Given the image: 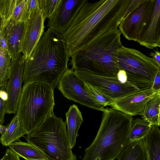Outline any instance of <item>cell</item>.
<instances>
[{
	"label": "cell",
	"instance_id": "6da1fadb",
	"mask_svg": "<svg viewBox=\"0 0 160 160\" xmlns=\"http://www.w3.org/2000/svg\"><path fill=\"white\" fill-rule=\"evenodd\" d=\"M131 0L88 1L62 35L70 56L108 32L117 28Z\"/></svg>",
	"mask_w": 160,
	"mask_h": 160
},
{
	"label": "cell",
	"instance_id": "7a4b0ae2",
	"mask_svg": "<svg viewBox=\"0 0 160 160\" xmlns=\"http://www.w3.org/2000/svg\"><path fill=\"white\" fill-rule=\"evenodd\" d=\"M70 57L62 35L48 28L25 60L23 82L43 83L54 90L68 68Z\"/></svg>",
	"mask_w": 160,
	"mask_h": 160
},
{
	"label": "cell",
	"instance_id": "3957f363",
	"mask_svg": "<svg viewBox=\"0 0 160 160\" xmlns=\"http://www.w3.org/2000/svg\"><path fill=\"white\" fill-rule=\"evenodd\" d=\"M132 116L112 108H105L97 134L81 160H114L129 143Z\"/></svg>",
	"mask_w": 160,
	"mask_h": 160
},
{
	"label": "cell",
	"instance_id": "277c9868",
	"mask_svg": "<svg viewBox=\"0 0 160 160\" xmlns=\"http://www.w3.org/2000/svg\"><path fill=\"white\" fill-rule=\"evenodd\" d=\"M121 34L118 28L111 30L78 50L71 56V69L100 76H116L118 50L122 45Z\"/></svg>",
	"mask_w": 160,
	"mask_h": 160
},
{
	"label": "cell",
	"instance_id": "5b68a950",
	"mask_svg": "<svg viewBox=\"0 0 160 160\" xmlns=\"http://www.w3.org/2000/svg\"><path fill=\"white\" fill-rule=\"evenodd\" d=\"M67 125L66 121L53 112L25 139L40 150L48 160H77L72 151Z\"/></svg>",
	"mask_w": 160,
	"mask_h": 160
},
{
	"label": "cell",
	"instance_id": "8992f818",
	"mask_svg": "<svg viewBox=\"0 0 160 160\" xmlns=\"http://www.w3.org/2000/svg\"><path fill=\"white\" fill-rule=\"evenodd\" d=\"M55 105L54 90L51 87L37 82L24 84L16 113L27 135L53 113Z\"/></svg>",
	"mask_w": 160,
	"mask_h": 160
},
{
	"label": "cell",
	"instance_id": "52a82bcc",
	"mask_svg": "<svg viewBox=\"0 0 160 160\" xmlns=\"http://www.w3.org/2000/svg\"><path fill=\"white\" fill-rule=\"evenodd\" d=\"M117 65L118 70L126 72L128 82L141 91L151 88L160 69L152 58L123 45L118 50Z\"/></svg>",
	"mask_w": 160,
	"mask_h": 160
},
{
	"label": "cell",
	"instance_id": "ba28073f",
	"mask_svg": "<svg viewBox=\"0 0 160 160\" xmlns=\"http://www.w3.org/2000/svg\"><path fill=\"white\" fill-rule=\"evenodd\" d=\"M74 71L79 79L97 89L113 101L141 91L128 83L121 82L116 76H100L83 70Z\"/></svg>",
	"mask_w": 160,
	"mask_h": 160
},
{
	"label": "cell",
	"instance_id": "9c48e42d",
	"mask_svg": "<svg viewBox=\"0 0 160 160\" xmlns=\"http://www.w3.org/2000/svg\"><path fill=\"white\" fill-rule=\"evenodd\" d=\"M57 86L63 96L69 100L98 111L103 112L105 108L97 103L88 93L84 83L71 68H68L65 71Z\"/></svg>",
	"mask_w": 160,
	"mask_h": 160
},
{
	"label": "cell",
	"instance_id": "30bf717a",
	"mask_svg": "<svg viewBox=\"0 0 160 160\" xmlns=\"http://www.w3.org/2000/svg\"><path fill=\"white\" fill-rule=\"evenodd\" d=\"M155 0H144L120 23L119 29L128 40L137 42L152 12Z\"/></svg>",
	"mask_w": 160,
	"mask_h": 160
},
{
	"label": "cell",
	"instance_id": "8fae6325",
	"mask_svg": "<svg viewBox=\"0 0 160 160\" xmlns=\"http://www.w3.org/2000/svg\"><path fill=\"white\" fill-rule=\"evenodd\" d=\"M25 60L21 53L11 60L9 79L6 85L8 95V98L6 102V113H17L22 89Z\"/></svg>",
	"mask_w": 160,
	"mask_h": 160
},
{
	"label": "cell",
	"instance_id": "7c38bea8",
	"mask_svg": "<svg viewBox=\"0 0 160 160\" xmlns=\"http://www.w3.org/2000/svg\"><path fill=\"white\" fill-rule=\"evenodd\" d=\"M46 19L39 9L25 22L20 49L25 60L30 56L44 33Z\"/></svg>",
	"mask_w": 160,
	"mask_h": 160
},
{
	"label": "cell",
	"instance_id": "4fadbf2b",
	"mask_svg": "<svg viewBox=\"0 0 160 160\" xmlns=\"http://www.w3.org/2000/svg\"><path fill=\"white\" fill-rule=\"evenodd\" d=\"M88 0H62L48 20L47 27L62 35L70 26L82 6Z\"/></svg>",
	"mask_w": 160,
	"mask_h": 160
},
{
	"label": "cell",
	"instance_id": "5bb4252c",
	"mask_svg": "<svg viewBox=\"0 0 160 160\" xmlns=\"http://www.w3.org/2000/svg\"><path fill=\"white\" fill-rule=\"evenodd\" d=\"M158 92L150 88L114 101L110 106L131 116L140 115L148 101Z\"/></svg>",
	"mask_w": 160,
	"mask_h": 160
},
{
	"label": "cell",
	"instance_id": "9a60e30c",
	"mask_svg": "<svg viewBox=\"0 0 160 160\" xmlns=\"http://www.w3.org/2000/svg\"><path fill=\"white\" fill-rule=\"evenodd\" d=\"M27 0H0V29L27 20Z\"/></svg>",
	"mask_w": 160,
	"mask_h": 160
},
{
	"label": "cell",
	"instance_id": "2e32d148",
	"mask_svg": "<svg viewBox=\"0 0 160 160\" xmlns=\"http://www.w3.org/2000/svg\"><path fill=\"white\" fill-rule=\"evenodd\" d=\"M160 41V0H155L153 9L137 42L152 49Z\"/></svg>",
	"mask_w": 160,
	"mask_h": 160
},
{
	"label": "cell",
	"instance_id": "e0dca14e",
	"mask_svg": "<svg viewBox=\"0 0 160 160\" xmlns=\"http://www.w3.org/2000/svg\"><path fill=\"white\" fill-rule=\"evenodd\" d=\"M25 22L17 24H8L4 28L0 29L4 33L7 46L8 51L12 59L16 58L21 52V44Z\"/></svg>",
	"mask_w": 160,
	"mask_h": 160
},
{
	"label": "cell",
	"instance_id": "ac0fdd59",
	"mask_svg": "<svg viewBox=\"0 0 160 160\" xmlns=\"http://www.w3.org/2000/svg\"><path fill=\"white\" fill-rule=\"evenodd\" d=\"M65 115L68 135L72 148L76 145L78 133L83 121V118L81 112L75 104L70 106Z\"/></svg>",
	"mask_w": 160,
	"mask_h": 160
},
{
	"label": "cell",
	"instance_id": "d6986e66",
	"mask_svg": "<svg viewBox=\"0 0 160 160\" xmlns=\"http://www.w3.org/2000/svg\"><path fill=\"white\" fill-rule=\"evenodd\" d=\"M10 149L19 157L26 160H48L45 155L31 143L20 141L11 143Z\"/></svg>",
	"mask_w": 160,
	"mask_h": 160
},
{
	"label": "cell",
	"instance_id": "ffe728a7",
	"mask_svg": "<svg viewBox=\"0 0 160 160\" xmlns=\"http://www.w3.org/2000/svg\"><path fill=\"white\" fill-rule=\"evenodd\" d=\"M118 160H148L145 139L129 143L121 152Z\"/></svg>",
	"mask_w": 160,
	"mask_h": 160
},
{
	"label": "cell",
	"instance_id": "44dd1931",
	"mask_svg": "<svg viewBox=\"0 0 160 160\" xmlns=\"http://www.w3.org/2000/svg\"><path fill=\"white\" fill-rule=\"evenodd\" d=\"M6 132L1 135L0 142L2 146H8L11 143L18 140L22 137L27 135L18 115L16 113L10 122L7 125Z\"/></svg>",
	"mask_w": 160,
	"mask_h": 160
},
{
	"label": "cell",
	"instance_id": "7402d4cb",
	"mask_svg": "<svg viewBox=\"0 0 160 160\" xmlns=\"http://www.w3.org/2000/svg\"><path fill=\"white\" fill-rule=\"evenodd\" d=\"M140 115L152 126L160 125V94L159 92L150 99Z\"/></svg>",
	"mask_w": 160,
	"mask_h": 160
},
{
	"label": "cell",
	"instance_id": "603a6c76",
	"mask_svg": "<svg viewBox=\"0 0 160 160\" xmlns=\"http://www.w3.org/2000/svg\"><path fill=\"white\" fill-rule=\"evenodd\" d=\"M145 140L148 160H160V131L158 126H152Z\"/></svg>",
	"mask_w": 160,
	"mask_h": 160
},
{
	"label": "cell",
	"instance_id": "cb8c5ba5",
	"mask_svg": "<svg viewBox=\"0 0 160 160\" xmlns=\"http://www.w3.org/2000/svg\"><path fill=\"white\" fill-rule=\"evenodd\" d=\"M152 125L143 119L133 120L129 134L130 143L142 139H145Z\"/></svg>",
	"mask_w": 160,
	"mask_h": 160
},
{
	"label": "cell",
	"instance_id": "d4e9b609",
	"mask_svg": "<svg viewBox=\"0 0 160 160\" xmlns=\"http://www.w3.org/2000/svg\"><path fill=\"white\" fill-rule=\"evenodd\" d=\"M11 60L8 51L0 48V87L5 86L8 82Z\"/></svg>",
	"mask_w": 160,
	"mask_h": 160
},
{
	"label": "cell",
	"instance_id": "484cf974",
	"mask_svg": "<svg viewBox=\"0 0 160 160\" xmlns=\"http://www.w3.org/2000/svg\"><path fill=\"white\" fill-rule=\"evenodd\" d=\"M84 83L86 90L97 103L104 107L112 104L113 101L112 99L97 89Z\"/></svg>",
	"mask_w": 160,
	"mask_h": 160
},
{
	"label": "cell",
	"instance_id": "4316f807",
	"mask_svg": "<svg viewBox=\"0 0 160 160\" xmlns=\"http://www.w3.org/2000/svg\"><path fill=\"white\" fill-rule=\"evenodd\" d=\"M62 0H38L39 8L46 18L49 19L55 12Z\"/></svg>",
	"mask_w": 160,
	"mask_h": 160
},
{
	"label": "cell",
	"instance_id": "83f0119b",
	"mask_svg": "<svg viewBox=\"0 0 160 160\" xmlns=\"http://www.w3.org/2000/svg\"><path fill=\"white\" fill-rule=\"evenodd\" d=\"M39 9L38 0H27V19Z\"/></svg>",
	"mask_w": 160,
	"mask_h": 160
},
{
	"label": "cell",
	"instance_id": "f1b7e54d",
	"mask_svg": "<svg viewBox=\"0 0 160 160\" xmlns=\"http://www.w3.org/2000/svg\"><path fill=\"white\" fill-rule=\"evenodd\" d=\"M0 160H21L19 157L10 149H8Z\"/></svg>",
	"mask_w": 160,
	"mask_h": 160
},
{
	"label": "cell",
	"instance_id": "f546056e",
	"mask_svg": "<svg viewBox=\"0 0 160 160\" xmlns=\"http://www.w3.org/2000/svg\"><path fill=\"white\" fill-rule=\"evenodd\" d=\"M151 88L156 92H158L160 91V69L156 75Z\"/></svg>",
	"mask_w": 160,
	"mask_h": 160
},
{
	"label": "cell",
	"instance_id": "4dcf8cb0",
	"mask_svg": "<svg viewBox=\"0 0 160 160\" xmlns=\"http://www.w3.org/2000/svg\"><path fill=\"white\" fill-rule=\"evenodd\" d=\"M6 102L0 99V125H3L4 121V116L6 113Z\"/></svg>",
	"mask_w": 160,
	"mask_h": 160
},
{
	"label": "cell",
	"instance_id": "1f68e13d",
	"mask_svg": "<svg viewBox=\"0 0 160 160\" xmlns=\"http://www.w3.org/2000/svg\"><path fill=\"white\" fill-rule=\"evenodd\" d=\"M116 76L119 80L122 83H128L126 72L122 69H119Z\"/></svg>",
	"mask_w": 160,
	"mask_h": 160
},
{
	"label": "cell",
	"instance_id": "d6a6232c",
	"mask_svg": "<svg viewBox=\"0 0 160 160\" xmlns=\"http://www.w3.org/2000/svg\"><path fill=\"white\" fill-rule=\"evenodd\" d=\"M0 48L8 51L6 39L3 32L2 31H0Z\"/></svg>",
	"mask_w": 160,
	"mask_h": 160
},
{
	"label": "cell",
	"instance_id": "836d02e7",
	"mask_svg": "<svg viewBox=\"0 0 160 160\" xmlns=\"http://www.w3.org/2000/svg\"><path fill=\"white\" fill-rule=\"evenodd\" d=\"M150 55L156 64L160 69V51H154V52H152Z\"/></svg>",
	"mask_w": 160,
	"mask_h": 160
},
{
	"label": "cell",
	"instance_id": "e575fe53",
	"mask_svg": "<svg viewBox=\"0 0 160 160\" xmlns=\"http://www.w3.org/2000/svg\"><path fill=\"white\" fill-rule=\"evenodd\" d=\"M0 99L6 102L8 98V95L6 89V85L0 87Z\"/></svg>",
	"mask_w": 160,
	"mask_h": 160
},
{
	"label": "cell",
	"instance_id": "d590c367",
	"mask_svg": "<svg viewBox=\"0 0 160 160\" xmlns=\"http://www.w3.org/2000/svg\"><path fill=\"white\" fill-rule=\"evenodd\" d=\"M7 128V126H5L3 125H0V132L1 135L3 134L6 132Z\"/></svg>",
	"mask_w": 160,
	"mask_h": 160
},
{
	"label": "cell",
	"instance_id": "8d00e7d4",
	"mask_svg": "<svg viewBox=\"0 0 160 160\" xmlns=\"http://www.w3.org/2000/svg\"><path fill=\"white\" fill-rule=\"evenodd\" d=\"M158 47H160V41L159 42L158 44Z\"/></svg>",
	"mask_w": 160,
	"mask_h": 160
},
{
	"label": "cell",
	"instance_id": "74e56055",
	"mask_svg": "<svg viewBox=\"0 0 160 160\" xmlns=\"http://www.w3.org/2000/svg\"><path fill=\"white\" fill-rule=\"evenodd\" d=\"M159 94H160V91L159 92Z\"/></svg>",
	"mask_w": 160,
	"mask_h": 160
}]
</instances>
